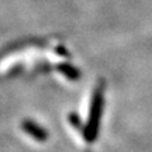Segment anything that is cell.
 <instances>
[{"label":"cell","instance_id":"2","mask_svg":"<svg viewBox=\"0 0 152 152\" xmlns=\"http://www.w3.org/2000/svg\"><path fill=\"white\" fill-rule=\"evenodd\" d=\"M23 129L30 135V137H32L35 140H37V141H46L47 140V138H48V134H47V132L42 128V127H40L37 124H35V122H32V121H25L24 124H23Z\"/></svg>","mask_w":152,"mask_h":152},{"label":"cell","instance_id":"1","mask_svg":"<svg viewBox=\"0 0 152 152\" xmlns=\"http://www.w3.org/2000/svg\"><path fill=\"white\" fill-rule=\"evenodd\" d=\"M101 111H102V98H101V95H98L94 99L91 114H90V121L85 131V138L88 141H94L96 139L97 128H98V124L101 119Z\"/></svg>","mask_w":152,"mask_h":152}]
</instances>
